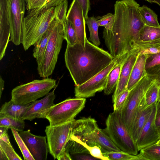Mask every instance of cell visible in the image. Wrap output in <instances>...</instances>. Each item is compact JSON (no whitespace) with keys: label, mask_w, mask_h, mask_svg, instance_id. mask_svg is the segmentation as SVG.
I'll return each instance as SVG.
<instances>
[{"label":"cell","mask_w":160,"mask_h":160,"mask_svg":"<svg viewBox=\"0 0 160 160\" xmlns=\"http://www.w3.org/2000/svg\"><path fill=\"white\" fill-rule=\"evenodd\" d=\"M0 160H9L8 159L2 150L0 148Z\"/></svg>","instance_id":"681fc988"},{"label":"cell","mask_w":160,"mask_h":160,"mask_svg":"<svg viewBox=\"0 0 160 160\" xmlns=\"http://www.w3.org/2000/svg\"><path fill=\"white\" fill-rule=\"evenodd\" d=\"M25 123L24 120L5 116L0 118V127L13 129L18 131H22L24 129Z\"/></svg>","instance_id":"4316f807"},{"label":"cell","mask_w":160,"mask_h":160,"mask_svg":"<svg viewBox=\"0 0 160 160\" xmlns=\"http://www.w3.org/2000/svg\"><path fill=\"white\" fill-rule=\"evenodd\" d=\"M142 49L135 48L129 52L122 65L118 82L112 96V102L122 91L127 88L131 74L138 52Z\"/></svg>","instance_id":"e0dca14e"},{"label":"cell","mask_w":160,"mask_h":160,"mask_svg":"<svg viewBox=\"0 0 160 160\" xmlns=\"http://www.w3.org/2000/svg\"><path fill=\"white\" fill-rule=\"evenodd\" d=\"M65 149L71 155L79 153L90 154L88 150L80 143L70 139L67 144Z\"/></svg>","instance_id":"836d02e7"},{"label":"cell","mask_w":160,"mask_h":160,"mask_svg":"<svg viewBox=\"0 0 160 160\" xmlns=\"http://www.w3.org/2000/svg\"><path fill=\"white\" fill-rule=\"evenodd\" d=\"M75 119L63 124L47 126L45 130L49 152L54 159H58L65 150L72 135Z\"/></svg>","instance_id":"9c48e42d"},{"label":"cell","mask_w":160,"mask_h":160,"mask_svg":"<svg viewBox=\"0 0 160 160\" xmlns=\"http://www.w3.org/2000/svg\"><path fill=\"white\" fill-rule=\"evenodd\" d=\"M138 154L140 160H160V144L156 143L142 149Z\"/></svg>","instance_id":"484cf974"},{"label":"cell","mask_w":160,"mask_h":160,"mask_svg":"<svg viewBox=\"0 0 160 160\" xmlns=\"http://www.w3.org/2000/svg\"><path fill=\"white\" fill-rule=\"evenodd\" d=\"M19 133L35 160L47 159L49 149L46 136L35 135L29 130Z\"/></svg>","instance_id":"4fadbf2b"},{"label":"cell","mask_w":160,"mask_h":160,"mask_svg":"<svg viewBox=\"0 0 160 160\" xmlns=\"http://www.w3.org/2000/svg\"><path fill=\"white\" fill-rule=\"evenodd\" d=\"M0 139L3 141L8 144L11 145L7 132L0 136Z\"/></svg>","instance_id":"7dc6e473"},{"label":"cell","mask_w":160,"mask_h":160,"mask_svg":"<svg viewBox=\"0 0 160 160\" xmlns=\"http://www.w3.org/2000/svg\"><path fill=\"white\" fill-rule=\"evenodd\" d=\"M146 72V75L150 78L160 83V64L154 66Z\"/></svg>","instance_id":"ab89813d"},{"label":"cell","mask_w":160,"mask_h":160,"mask_svg":"<svg viewBox=\"0 0 160 160\" xmlns=\"http://www.w3.org/2000/svg\"><path fill=\"white\" fill-rule=\"evenodd\" d=\"M118 58H115L113 61L104 69L87 81L74 89L76 97L88 98L93 97L98 92L104 90L107 83L109 73L114 67Z\"/></svg>","instance_id":"30bf717a"},{"label":"cell","mask_w":160,"mask_h":160,"mask_svg":"<svg viewBox=\"0 0 160 160\" xmlns=\"http://www.w3.org/2000/svg\"><path fill=\"white\" fill-rule=\"evenodd\" d=\"M160 87V83L154 81L147 91L144 97L147 106L157 103Z\"/></svg>","instance_id":"f1b7e54d"},{"label":"cell","mask_w":160,"mask_h":160,"mask_svg":"<svg viewBox=\"0 0 160 160\" xmlns=\"http://www.w3.org/2000/svg\"><path fill=\"white\" fill-rule=\"evenodd\" d=\"M135 0H118L114 5V18L110 30L104 29L103 38L109 53L119 57L133 49L141 41L140 31L144 25Z\"/></svg>","instance_id":"6da1fadb"},{"label":"cell","mask_w":160,"mask_h":160,"mask_svg":"<svg viewBox=\"0 0 160 160\" xmlns=\"http://www.w3.org/2000/svg\"><path fill=\"white\" fill-rule=\"evenodd\" d=\"M68 1L64 0L55 7V17L63 24L66 20Z\"/></svg>","instance_id":"e575fe53"},{"label":"cell","mask_w":160,"mask_h":160,"mask_svg":"<svg viewBox=\"0 0 160 160\" xmlns=\"http://www.w3.org/2000/svg\"><path fill=\"white\" fill-rule=\"evenodd\" d=\"M106 124L105 132L121 150L134 155L138 154L136 144L123 123L118 111L109 114Z\"/></svg>","instance_id":"5b68a950"},{"label":"cell","mask_w":160,"mask_h":160,"mask_svg":"<svg viewBox=\"0 0 160 160\" xmlns=\"http://www.w3.org/2000/svg\"><path fill=\"white\" fill-rule=\"evenodd\" d=\"M129 52L117 57L116 64L110 71L108 76L106 86L104 90L105 95H110L115 89L119 80L122 65Z\"/></svg>","instance_id":"ffe728a7"},{"label":"cell","mask_w":160,"mask_h":160,"mask_svg":"<svg viewBox=\"0 0 160 160\" xmlns=\"http://www.w3.org/2000/svg\"><path fill=\"white\" fill-rule=\"evenodd\" d=\"M85 22L90 32V36L88 40L94 44L98 46L101 43L98 35L99 26L97 22L96 18L93 16L88 17L85 19Z\"/></svg>","instance_id":"83f0119b"},{"label":"cell","mask_w":160,"mask_h":160,"mask_svg":"<svg viewBox=\"0 0 160 160\" xmlns=\"http://www.w3.org/2000/svg\"><path fill=\"white\" fill-rule=\"evenodd\" d=\"M154 80L147 75L130 91L122 107L118 111L124 125L130 133L139 105Z\"/></svg>","instance_id":"52a82bcc"},{"label":"cell","mask_w":160,"mask_h":160,"mask_svg":"<svg viewBox=\"0 0 160 160\" xmlns=\"http://www.w3.org/2000/svg\"><path fill=\"white\" fill-rule=\"evenodd\" d=\"M8 128L4 127H0V136L7 132Z\"/></svg>","instance_id":"f907efd6"},{"label":"cell","mask_w":160,"mask_h":160,"mask_svg":"<svg viewBox=\"0 0 160 160\" xmlns=\"http://www.w3.org/2000/svg\"><path fill=\"white\" fill-rule=\"evenodd\" d=\"M72 160H92L98 159L92 156L90 154L79 153L71 155Z\"/></svg>","instance_id":"7bdbcfd3"},{"label":"cell","mask_w":160,"mask_h":160,"mask_svg":"<svg viewBox=\"0 0 160 160\" xmlns=\"http://www.w3.org/2000/svg\"><path fill=\"white\" fill-rule=\"evenodd\" d=\"M156 106V104L154 106L151 113L136 141L138 151L157 142L159 140L158 132L155 122Z\"/></svg>","instance_id":"2e32d148"},{"label":"cell","mask_w":160,"mask_h":160,"mask_svg":"<svg viewBox=\"0 0 160 160\" xmlns=\"http://www.w3.org/2000/svg\"><path fill=\"white\" fill-rule=\"evenodd\" d=\"M0 148L5 153L9 160H22L16 152L12 145L0 139Z\"/></svg>","instance_id":"d590c367"},{"label":"cell","mask_w":160,"mask_h":160,"mask_svg":"<svg viewBox=\"0 0 160 160\" xmlns=\"http://www.w3.org/2000/svg\"><path fill=\"white\" fill-rule=\"evenodd\" d=\"M11 29L10 41L16 45L22 44V26L26 8L25 0H8Z\"/></svg>","instance_id":"8fae6325"},{"label":"cell","mask_w":160,"mask_h":160,"mask_svg":"<svg viewBox=\"0 0 160 160\" xmlns=\"http://www.w3.org/2000/svg\"><path fill=\"white\" fill-rule=\"evenodd\" d=\"M70 139L74 140L82 145L88 150L90 154L94 158L103 160H109L107 158L103 155L101 148L99 146L88 145L85 142L81 141L76 137L72 135Z\"/></svg>","instance_id":"4dcf8cb0"},{"label":"cell","mask_w":160,"mask_h":160,"mask_svg":"<svg viewBox=\"0 0 160 160\" xmlns=\"http://www.w3.org/2000/svg\"><path fill=\"white\" fill-rule=\"evenodd\" d=\"M129 92L127 88L121 92L116 98L114 101L113 111H120L123 105Z\"/></svg>","instance_id":"74e56055"},{"label":"cell","mask_w":160,"mask_h":160,"mask_svg":"<svg viewBox=\"0 0 160 160\" xmlns=\"http://www.w3.org/2000/svg\"><path fill=\"white\" fill-rule=\"evenodd\" d=\"M54 19L51 23L48 30L41 38L34 45L33 56L36 59L38 65L40 63L44 55L53 28Z\"/></svg>","instance_id":"603a6c76"},{"label":"cell","mask_w":160,"mask_h":160,"mask_svg":"<svg viewBox=\"0 0 160 160\" xmlns=\"http://www.w3.org/2000/svg\"><path fill=\"white\" fill-rule=\"evenodd\" d=\"M156 126L157 128L160 127V100L157 101L156 106L155 118Z\"/></svg>","instance_id":"f6af8a7d"},{"label":"cell","mask_w":160,"mask_h":160,"mask_svg":"<svg viewBox=\"0 0 160 160\" xmlns=\"http://www.w3.org/2000/svg\"><path fill=\"white\" fill-rule=\"evenodd\" d=\"M67 19L72 23L75 31L78 42L84 48L87 39L86 32L85 19L82 8L76 0H73L68 12Z\"/></svg>","instance_id":"5bb4252c"},{"label":"cell","mask_w":160,"mask_h":160,"mask_svg":"<svg viewBox=\"0 0 160 160\" xmlns=\"http://www.w3.org/2000/svg\"><path fill=\"white\" fill-rule=\"evenodd\" d=\"M11 36L8 0H0V60L5 55Z\"/></svg>","instance_id":"ac0fdd59"},{"label":"cell","mask_w":160,"mask_h":160,"mask_svg":"<svg viewBox=\"0 0 160 160\" xmlns=\"http://www.w3.org/2000/svg\"><path fill=\"white\" fill-rule=\"evenodd\" d=\"M102 154L109 160H140L138 155H134L122 151L108 152Z\"/></svg>","instance_id":"f546056e"},{"label":"cell","mask_w":160,"mask_h":160,"mask_svg":"<svg viewBox=\"0 0 160 160\" xmlns=\"http://www.w3.org/2000/svg\"><path fill=\"white\" fill-rule=\"evenodd\" d=\"M64 27L65 40L67 45H72L78 42L76 33L73 26L68 20L63 24Z\"/></svg>","instance_id":"d6a6232c"},{"label":"cell","mask_w":160,"mask_h":160,"mask_svg":"<svg viewBox=\"0 0 160 160\" xmlns=\"http://www.w3.org/2000/svg\"><path fill=\"white\" fill-rule=\"evenodd\" d=\"M78 1L83 10L85 19L88 18V13L91 9L89 0H76Z\"/></svg>","instance_id":"b9f144b4"},{"label":"cell","mask_w":160,"mask_h":160,"mask_svg":"<svg viewBox=\"0 0 160 160\" xmlns=\"http://www.w3.org/2000/svg\"><path fill=\"white\" fill-rule=\"evenodd\" d=\"M139 12L144 25L152 27H160L158 21V15L150 8L143 5L140 7Z\"/></svg>","instance_id":"cb8c5ba5"},{"label":"cell","mask_w":160,"mask_h":160,"mask_svg":"<svg viewBox=\"0 0 160 160\" xmlns=\"http://www.w3.org/2000/svg\"><path fill=\"white\" fill-rule=\"evenodd\" d=\"M156 104L147 106L144 97L141 102L130 131V135L136 143Z\"/></svg>","instance_id":"d6986e66"},{"label":"cell","mask_w":160,"mask_h":160,"mask_svg":"<svg viewBox=\"0 0 160 160\" xmlns=\"http://www.w3.org/2000/svg\"><path fill=\"white\" fill-rule=\"evenodd\" d=\"M57 159L58 160H72L69 153L66 149L62 152Z\"/></svg>","instance_id":"bcb514c9"},{"label":"cell","mask_w":160,"mask_h":160,"mask_svg":"<svg viewBox=\"0 0 160 160\" xmlns=\"http://www.w3.org/2000/svg\"><path fill=\"white\" fill-rule=\"evenodd\" d=\"M160 100V87L159 89L158 96V100Z\"/></svg>","instance_id":"f5cc1de1"},{"label":"cell","mask_w":160,"mask_h":160,"mask_svg":"<svg viewBox=\"0 0 160 160\" xmlns=\"http://www.w3.org/2000/svg\"><path fill=\"white\" fill-rule=\"evenodd\" d=\"M31 103L25 105L18 104L11 100L2 105L0 110V118L8 116L23 120V115Z\"/></svg>","instance_id":"7402d4cb"},{"label":"cell","mask_w":160,"mask_h":160,"mask_svg":"<svg viewBox=\"0 0 160 160\" xmlns=\"http://www.w3.org/2000/svg\"><path fill=\"white\" fill-rule=\"evenodd\" d=\"M11 130L14 139L23 155L24 160H35L18 131L13 129H11Z\"/></svg>","instance_id":"1f68e13d"},{"label":"cell","mask_w":160,"mask_h":160,"mask_svg":"<svg viewBox=\"0 0 160 160\" xmlns=\"http://www.w3.org/2000/svg\"><path fill=\"white\" fill-rule=\"evenodd\" d=\"M157 143H158V144H160V142H157Z\"/></svg>","instance_id":"11a10c76"},{"label":"cell","mask_w":160,"mask_h":160,"mask_svg":"<svg viewBox=\"0 0 160 160\" xmlns=\"http://www.w3.org/2000/svg\"><path fill=\"white\" fill-rule=\"evenodd\" d=\"M160 39V27L144 25L140 32L139 41H151Z\"/></svg>","instance_id":"d4e9b609"},{"label":"cell","mask_w":160,"mask_h":160,"mask_svg":"<svg viewBox=\"0 0 160 160\" xmlns=\"http://www.w3.org/2000/svg\"><path fill=\"white\" fill-rule=\"evenodd\" d=\"M151 3H156L160 7V0H145Z\"/></svg>","instance_id":"816d5d0a"},{"label":"cell","mask_w":160,"mask_h":160,"mask_svg":"<svg viewBox=\"0 0 160 160\" xmlns=\"http://www.w3.org/2000/svg\"><path fill=\"white\" fill-rule=\"evenodd\" d=\"M64 0H53L28 10L22 26V44L25 50L42 37L55 17V7Z\"/></svg>","instance_id":"3957f363"},{"label":"cell","mask_w":160,"mask_h":160,"mask_svg":"<svg viewBox=\"0 0 160 160\" xmlns=\"http://www.w3.org/2000/svg\"><path fill=\"white\" fill-rule=\"evenodd\" d=\"M160 52V45L150 47L141 50L138 54H153Z\"/></svg>","instance_id":"ee69618b"},{"label":"cell","mask_w":160,"mask_h":160,"mask_svg":"<svg viewBox=\"0 0 160 160\" xmlns=\"http://www.w3.org/2000/svg\"><path fill=\"white\" fill-rule=\"evenodd\" d=\"M160 64V52L153 54H147L145 65L146 71L155 66Z\"/></svg>","instance_id":"f35d334b"},{"label":"cell","mask_w":160,"mask_h":160,"mask_svg":"<svg viewBox=\"0 0 160 160\" xmlns=\"http://www.w3.org/2000/svg\"><path fill=\"white\" fill-rule=\"evenodd\" d=\"M5 82L2 79L1 76L0 78V98H1L2 91L4 89Z\"/></svg>","instance_id":"c3c4849f"},{"label":"cell","mask_w":160,"mask_h":160,"mask_svg":"<svg viewBox=\"0 0 160 160\" xmlns=\"http://www.w3.org/2000/svg\"><path fill=\"white\" fill-rule=\"evenodd\" d=\"M147 54H138L133 67L128 83L127 88L130 91L146 75L145 65Z\"/></svg>","instance_id":"44dd1931"},{"label":"cell","mask_w":160,"mask_h":160,"mask_svg":"<svg viewBox=\"0 0 160 160\" xmlns=\"http://www.w3.org/2000/svg\"><path fill=\"white\" fill-rule=\"evenodd\" d=\"M64 39L63 25L55 17L53 28L44 55L41 62L38 65V72L40 77L48 78L52 73Z\"/></svg>","instance_id":"277c9868"},{"label":"cell","mask_w":160,"mask_h":160,"mask_svg":"<svg viewBox=\"0 0 160 160\" xmlns=\"http://www.w3.org/2000/svg\"><path fill=\"white\" fill-rule=\"evenodd\" d=\"M158 133H159V141L158 142H160V127L158 128Z\"/></svg>","instance_id":"db71d44e"},{"label":"cell","mask_w":160,"mask_h":160,"mask_svg":"<svg viewBox=\"0 0 160 160\" xmlns=\"http://www.w3.org/2000/svg\"><path fill=\"white\" fill-rule=\"evenodd\" d=\"M52 0H25L26 8L28 10L39 7Z\"/></svg>","instance_id":"60d3db41"},{"label":"cell","mask_w":160,"mask_h":160,"mask_svg":"<svg viewBox=\"0 0 160 160\" xmlns=\"http://www.w3.org/2000/svg\"><path fill=\"white\" fill-rule=\"evenodd\" d=\"M114 15L111 13H108L102 16H98L96 18L97 22L99 26L104 27L107 31L111 29L114 21Z\"/></svg>","instance_id":"8d00e7d4"},{"label":"cell","mask_w":160,"mask_h":160,"mask_svg":"<svg viewBox=\"0 0 160 160\" xmlns=\"http://www.w3.org/2000/svg\"><path fill=\"white\" fill-rule=\"evenodd\" d=\"M57 86L56 80L51 78L34 80L14 88L11 92V100L17 104H28L46 96Z\"/></svg>","instance_id":"8992f818"},{"label":"cell","mask_w":160,"mask_h":160,"mask_svg":"<svg viewBox=\"0 0 160 160\" xmlns=\"http://www.w3.org/2000/svg\"><path fill=\"white\" fill-rule=\"evenodd\" d=\"M109 52L87 39L85 47L78 43L67 45L64 54L66 67L76 86L84 83L114 59Z\"/></svg>","instance_id":"7a4b0ae2"},{"label":"cell","mask_w":160,"mask_h":160,"mask_svg":"<svg viewBox=\"0 0 160 160\" xmlns=\"http://www.w3.org/2000/svg\"><path fill=\"white\" fill-rule=\"evenodd\" d=\"M100 130L94 119L91 117L83 118L75 120L72 135L88 145L98 146Z\"/></svg>","instance_id":"7c38bea8"},{"label":"cell","mask_w":160,"mask_h":160,"mask_svg":"<svg viewBox=\"0 0 160 160\" xmlns=\"http://www.w3.org/2000/svg\"><path fill=\"white\" fill-rule=\"evenodd\" d=\"M54 90L42 99L31 103L26 110L22 119L32 121L36 118H46L47 112L54 105Z\"/></svg>","instance_id":"9a60e30c"},{"label":"cell","mask_w":160,"mask_h":160,"mask_svg":"<svg viewBox=\"0 0 160 160\" xmlns=\"http://www.w3.org/2000/svg\"><path fill=\"white\" fill-rule=\"evenodd\" d=\"M86 102L84 98L66 99L52 106L47 112L46 118L51 126L59 125L72 120L84 108Z\"/></svg>","instance_id":"ba28073f"}]
</instances>
